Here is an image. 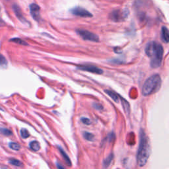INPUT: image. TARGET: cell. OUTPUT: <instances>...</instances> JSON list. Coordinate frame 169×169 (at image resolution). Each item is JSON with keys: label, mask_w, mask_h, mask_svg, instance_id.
I'll use <instances>...</instances> for the list:
<instances>
[{"label": "cell", "mask_w": 169, "mask_h": 169, "mask_svg": "<svg viewBox=\"0 0 169 169\" xmlns=\"http://www.w3.org/2000/svg\"><path fill=\"white\" fill-rule=\"evenodd\" d=\"M13 11H14L15 14L17 16V17L18 18V19H19L21 22H22V23H24V24L28 23L27 19H25V18L24 17V16H23V13H22L21 11V8L17 5H14L13 6Z\"/></svg>", "instance_id": "cell-9"}, {"label": "cell", "mask_w": 169, "mask_h": 169, "mask_svg": "<svg viewBox=\"0 0 169 169\" xmlns=\"http://www.w3.org/2000/svg\"><path fill=\"white\" fill-rule=\"evenodd\" d=\"M119 99H120L121 101H122V105L124 108V110L125 113L126 114V115H129V112H130V106H129V102L126 100H125L124 98L121 97L120 96H119Z\"/></svg>", "instance_id": "cell-10"}, {"label": "cell", "mask_w": 169, "mask_h": 169, "mask_svg": "<svg viewBox=\"0 0 169 169\" xmlns=\"http://www.w3.org/2000/svg\"><path fill=\"white\" fill-rule=\"evenodd\" d=\"M162 32H161V37L162 40L165 43H168L169 42V32L166 27H162Z\"/></svg>", "instance_id": "cell-11"}, {"label": "cell", "mask_w": 169, "mask_h": 169, "mask_svg": "<svg viewBox=\"0 0 169 169\" xmlns=\"http://www.w3.org/2000/svg\"><path fill=\"white\" fill-rule=\"evenodd\" d=\"M105 92L109 96H110V97L112 98V100H113L114 102H118L119 101V95H118V94H116L115 92L110 90H105Z\"/></svg>", "instance_id": "cell-12"}, {"label": "cell", "mask_w": 169, "mask_h": 169, "mask_svg": "<svg viewBox=\"0 0 169 169\" xmlns=\"http://www.w3.org/2000/svg\"><path fill=\"white\" fill-rule=\"evenodd\" d=\"M40 8L38 5L36 3H32L30 5V11L32 17L35 20L38 21L40 18Z\"/></svg>", "instance_id": "cell-8"}, {"label": "cell", "mask_w": 169, "mask_h": 169, "mask_svg": "<svg viewBox=\"0 0 169 169\" xmlns=\"http://www.w3.org/2000/svg\"><path fill=\"white\" fill-rule=\"evenodd\" d=\"M11 41H13V42H15V43L19 44H21V45H27V43L26 42L23 40L22 39L19 38H15L11 39Z\"/></svg>", "instance_id": "cell-22"}, {"label": "cell", "mask_w": 169, "mask_h": 169, "mask_svg": "<svg viewBox=\"0 0 169 169\" xmlns=\"http://www.w3.org/2000/svg\"><path fill=\"white\" fill-rule=\"evenodd\" d=\"M93 107L95 108V109H96V110H102V108H103V107H102V106L101 105H100V104H97V103H95L93 105Z\"/></svg>", "instance_id": "cell-24"}, {"label": "cell", "mask_w": 169, "mask_h": 169, "mask_svg": "<svg viewBox=\"0 0 169 169\" xmlns=\"http://www.w3.org/2000/svg\"><path fill=\"white\" fill-rule=\"evenodd\" d=\"M5 24V23H4V21H3V20H2L1 18H0V27H3L4 26Z\"/></svg>", "instance_id": "cell-26"}, {"label": "cell", "mask_w": 169, "mask_h": 169, "mask_svg": "<svg viewBox=\"0 0 169 169\" xmlns=\"http://www.w3.org/2000/svg\"><path fill=\"white\" fill-rule=\"evenodd\" d=\"M151 153V146L149 138L143 130H141L140 141H139V149L137 154V163L138 166L142 167L147 162Z\"/></svg>", "instance_id": "cell-2"}, {"label": "cell", "mask_w": 169, "mask_h": 169, "mask_svg": "<svg viewBox=\"0 0 169 169\" xmlns=\"http://www.w3.org/2000/svg\"><path fill=\"white\" fill-rule=\"evenodd\" d=\"M127 12H128V10H114L110 14V19L114 22L122 21L128 16Z\"/></svg>", "instance_id": "cell-5"}, {"label": "cell", "mask_w": 169, "mask_h": 169, "mask_svg": "<svg viewBox=\"0 0 169 169\" xmlns=\"http://www.w3.org/2000/svg\"><path fill=\"white\" fill-rule=\"evenodd\" d=\"M21 135L22 138H24V139H27V138H28L30 136V133H29V132H28L26 129L23 128V129H21Z\"/></svg>", "instance_id": "cell-21"}, {"label": "cell", "mask_w": 169, "mask_h": 169, "mask_svg": "<svg viewBox=\"0 0 169 169\" xmlns=\"http://www.w3.org/2000/svg\"><path fill=\"white\" fill-rule=\"evenodd\" d=\"M29 147L34 151H38L40 149V143L36 141H32L30 142V144H29Z\"/></svg>", "instance_id": "cell-14"}, {"label": "cell", "mask_w": 169, "mask_h": 169, "mask_svg": "<svg viewBox=\"0 0 169 169\" xmlns=\"http://www.w3.org/2000/svg\"><path fill=\"white\" fill-rule=\"evenodd\" d=\"M113 154H110L107 158H106V159H105L103 162L104 166H105V167H108L109 165H110L112 159H113Z\"/></svg>", "instance_id": "cell-16"}, {"label": "cell", "mask_w": 169, "mask_h": 169, "mask_svg": "<svg viewBox=\"0 0 169 169\" xmlns=\"http://www.w3.org/2000/svg\"><path fill=\"white\" fill-rule=\"evenodd\" d=\"M57 169H66L60 163H57Z\"/></svg>", "instance_id": "cell-25"}, {"label": "cell", "mask_w": 169, "mask_h": 169, "mask_svg": "<svg viewBox=\"0 0 169 169\" xmlns=\"http://www.w3.org/2000/svg\"><path fill=\"white\" fill-rule=\"evenodd\" d=\"M78 68L81 70L86 71V72H90V73H95V74H102L103 71L99 67L94 66H79Z\"/></svg>", "instance_id": "cell-7"}, {"label": "cell", "mask_w": 169, "mask_h": 169, "mask_svg": "<svg viewBox=\"0 0 169 169\" xmlns=\"http://www.w3.org/2000/svg\"><path fill=\"white\" fill-rule=\"evenodd\" d=\"M58 148H59V150H60V152L61 154H62V157H63V159H64V160L66 161V163L69 165V166H71V165H72V162H71V160L70 159H69V156L67 155V153H66V152L63 151V149H62V147H58Z\"/></svg>", "instance_id": "cell-13"}, {"label": "cell", "mask_w": 169, "mask_h": 169, "mask_svg": "<svg viewBox=\"0 0 169 169\" xmlns=\"http://www.w3.org/2000/svg\"><path fill=\"white\" fill-rule=\"evenodd\" d=\"M0 133H2L4 135H6V136H9V135H12L11 131L8 129H6V128H0Z\"/></svg>", "instance_id": "cell-20"}, {"label": "cell", "mask_w": 169, "mask_h": 169, "mask_svg": "<svg viewBox=\"0 0 169 169\" xmlns=\"http://www.w3.org/2000/svg\"><path fill=\"white\" fill-rule=\"evenodd\" d=\"M71 13L73 15L76 16H79L81 17H85V18H89L92 17L93 15L90 13L89 11H88L87 9H84L83 7H75L73 9H71Z\"/></svg>", "instance_id": "cell-6"}, {"label": "cell", "mask_w": 169, "mask_h": 169, "mask_svg": "<svg viewBox=\"0 0 169 169\" xmlns=\"http://www.w3.org/2000/svg\"><path fill=\"white\" fill-rule=\"evenodd\" d=\"M76 32L79 36H81L83 40H90V41L95 42L99 41V36L91 32H89L86 30H77Z\"/></svg>", "instance_id": "cell-4"}, {"label": "cell", "mask_w": 169, "mask_h": 169, "mask_svg": "<svg viewBox=\"0 0 169 169\" xmlns=\"http://www.w3.org/2000/svg\"><path fill=\"white\" fill-rule=\"evenodd\" d=\"M9 163L11 164V165H14V166H21L23 165L22 162H21L20 160H17V159H11L9 160Z\"/></svg>", "instance_id": "cell-18"}, {"label": "cell", "mask_w": 169, "mask_h": 169, "mask_svg": "<svg viewBox=\"0 0 169 169\" xmlns=\"http://www.w3.org/2000/svg\"><path fill=\"white\" fill-rule=\"evenodd\" d=\"M84 138L86 139V140L89 141H93L95 137H94L93 134H92V133H89V132H84Z\"/></svg>", "instance_id": "cell-19"}, {"label": "cell", "mask_w": 169, "mask_h": 169, "mask_svg": "<svg viewBox=\"0 0 169 169\" xmlns=\"http://www.w3.org/2000/svg\"><path fill=\"white\" fill-rule=\"evenodd\" d=\"M9 147L11 149L15 151H19L21 149V145L17 143H15V142H11L9 144Z\"/></svg>", "instance_id": "cell-17"}, {"label": "cell", "mask_w": 169, "mask_h": 169, "mask_svg": "<svg viewBox=\"0 0 169 169\" xmlns=\"http://www.w3.org/2000/svg\"><path fill=\"white\" fill-rule=\"evenodd\" d=\"M7 66V61L5 57L0 54V68L5 69Z\"/></svg>", "instance_id": "cell-15"}, {"label": "cell", "mask_w": 169, "mask_h": 169, "mask_svg": "<svg viewBox=\"0 0 169 169\" xmlns=\"http://www.w3.org/2000/svg\"><path fill=\"white\" fill-rule=\"evenodd\" d=\"M163 48L162 45L155 42H151L147 45L145 53L151 58V66L153 68L160 67L163 57Z\"/></svg>", "instance_id": "cell-1"}, {"label": "cell", "mask_w": 169, "mask_h": 169, "mask_svg": "<svg viewBox=\"0 0 169 169\" xmlns=\"http://www.w3.org/2000/svg\"><path fill=\"white\" fill-rule=\"evenodd\" d=\"M161 85V79L159 75L155 74L148 78L142 87L141 93L143 96H149L159 90Z\"/></svg>", "instance_id": "cell-3"}, {"label": "cell", "mask_w": 169, "mask_h": 169, "mask_svg": "<svg viewBox=\"0 0 169 169\" xmlns=\"http://www.w3.org/2000/svg\"><path fill=\"white\" fill-rule=\"evenodd\" d=\"M81 122H83V123L84 124L87 125V126L90 125V119H89V118H81Z\"/></svg>", "instance_id": "cell-23"}]
</instances>
